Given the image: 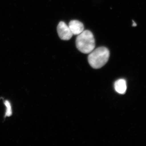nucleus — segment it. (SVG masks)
<instances>
[{"label": "nucleus", "instance_id": "nucleus-1", "mask_svg": "<svg viewBox=\"0 0 146 146\" xmlns=\"http://www.w3.org/2000/svg\"><path fill=\"white\" fill-rule=\"evenodd\" d=\"M109 57V50L106 47H100L89 53L88 62L92 68L99 69L107 63Z\"/></svg>", "mask_w": 146, "mask_h": 146}, {"label": "nucleus", "instance_id": "nucleus-2", "mask_svg": "<svg viewBox=\"0 0 146 146\" xmlns=\"http://www.w3.org/2000/svg\"><path fill=\"white\" fill-rule=\"evenodd\" d=\"M76 46L84 54H89L95 49V40L94 35L89 30H84L77 36Z\"/></svg>", "mask_w": 146, "mask_h": 146}, {"label": "nucleus", "instance_id": "nucleus-6", "mask_svg": "<svg viewBox=\"0 0 146 146\" xmlns=\"http://www.w3.org/2000/svg\"><path fill=\"white\" fill-rule=\"evenodd\" d=\"M5 105L6 107V112L5 117H10L12 115V110L10 103L8 101L6 100L5 102Z\"/></svg>", "mask_w": 146, "mask_h": 146}, {"label": "nucleus", "instance_id": "nucleus-7", "mask_svg": "<svg viewBox=\"0 0 146 146\" xmlns=\"http://www.w3.org/2000/svg\"><path fill=\"white\" fill-rule=\"evenodd\" d=\"M137 26V24L134 21H133V25H132V26L133 27H136Z\"/></svg>", "mask_w": 146, "mask_h": 146}, {"label": "nucleus", "instance_id": "nucleus-3", "mask_svg": "<svg viewBox=\"0 0 146 146\" xmlns=\"http://www.w3.org/2000/svg\"><path fill=\"white\" fill-rule=\"evenodd\" d=\"M57 31L58 36L62 40H70L73 35L69 26L63 21L58 25Z\"/></svg>", "mask_w": 146, "mask_h": 146}, {"label": "nucleus", "instance_id": "nucleus-5", "mask_svg": "<svg viewBox=\"0 0 146 146\" xmlns=\"http://www.w3.org/2000/svg\"><path fill=\"white\" fill-rule=\"evenodd\" d=\"M114 87L115 91L119 94H125L127 89L126 82L123 79L118 80L115 82Z\"/></svg>", "mask_w": 146, "mask_h": 146}, {"label": "nucleus", "instance_id": "nucleus-4", "mask_svg": "<svg viewBox=\"0 0 146 146\" xmlns=\"http://www.w3.org/2000/svg\"><path fill=\"white\" fill-rule=\"evenodd\" d=\"M69 28L73 35H78L84 31V26L77 20L71 21L69 23Z\"/></svg>", "mask_w": 146, "mask_h": 146}]
</instances>
